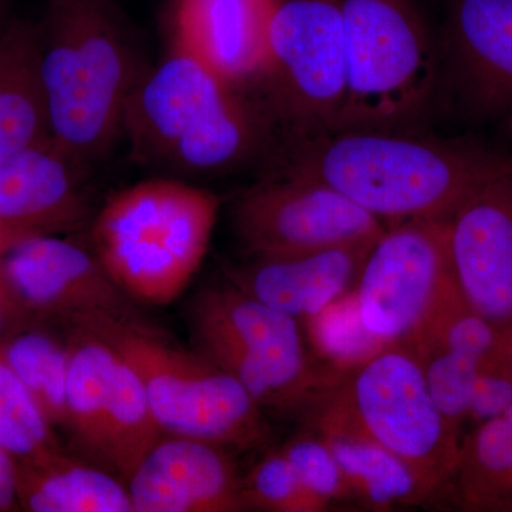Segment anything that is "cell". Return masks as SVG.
<instances>
[{"instance_id":"6da1fadb","label":"cell","mask_w":512,"mask_h":512,"mask_svg":"<svg viewBox=\"0 0 512 512\" xmlns=\"http://www.w3.org/2000/svg\"><path fill=\"white\" fill-rule=\"evenodd\" d=\"M512 160L483 148L386 130H335L309 138L286 170L322 181L389 227L448 220Z\"/></svg>"},{"instance_id":"7a4b0ae2","label":"cell","mask_w":512,"mask_h":512,"mask_svg":"<svg viewBox=\"0 0 512 512\" xmlns=\"http://www.w3.org/2000/svg\"><path fill=\"white\" fill-rule=\"evenodd\" d=\"M39 43L52 137L84 163L103 157L141 76L119 10L113 0H47Z\"/></svg>"},{"instance_id":"3957f363","label":"cell","mask_w":512,"mask_h":512,"mask_svg":"<svg viewBox=\"0 0 512 512\" xmlns=\"http://www.w3.org/2000/svg\"><path fill=\"white\" fill-rule=\"evenodd\" d=\"M124 133L137 163L208 174L245 160L261 140V121L235 87L173 43L128 97Z\"/></svg>"},{"instance_id":"277c9868","label":"cell","mask_w":512,"mask_h":512,"mask_svg":"<svg viewBox=\"0 0 512 512\" xmlns=\"http://www.w3.org/2000/svg\"><path fill=\"white\" fill-rule=\"evenodd\" d=\"M217 195L174 178L124 188L93 224L94 255L134 302H174L197 274L218 220Z\"/></svg>"},{"instance_id":"5b68a950","label":"cell","mask_w":512,"mask_h":512,"mask_svg":"<svg viewBox=\"0 0 512 512\" xmlns=\"http://www.w3.org/2000/svg\"><path fill=\"white\" fill-rule=\"evenodd\" d=\"M303 414L349 427L402 458L431 500L447 494L463 434L440 412L412 349L380 350L343 373Z\"/></svg>"},{"instance_id":"8992f818","label":"cell","mask_w":512,"mask_h":512,"mask_svg":"<svg viewBox=\"0 0 512 512\" xmlns=\"http://www.w3.org/2000/svg\"><path fill=\"white\" fill-rule=\"evenodd\" d=\"M191 328L195 350L264 410L305 413L343 375L316 359L298 319L232 284L197 296Z\"/></svg>"},{"instance_id":"52a82bcc","label":"cell","mask_w":512,"mask_h":512,"mask_svg":"<svg viewBox=\"0 0 512 512\" xmlns=\"http://www.w3.org/2000/svg\"><path fill=\"white\" fill-rule=\"evenodd\" d=\"M87 332L109 342L133 367L164 433L244 451L271 441L264 409L198 350L180 348L143 319Z\"/></svg>"},{"instance_id":"ba28073f","label":"cell","mask_w":512,"mask_h":512,"mask_svg":"<svg viewBox=\"0 0 512 512\" xmlns=\"http://www.w3.org/2000/svg\"><path fill=\"white\" fill-rule=\"evenodd\" d=\"M342 8L348 92L335 130H387L419 116L437 60L413 3L342 0Z\"/></svg>"},{"instance_id":"9c48e42d","label":"cell","mask_w":512,"mask_h":512,"mask_svg":"<svg viewBox=\"0 0 512 512\" xmlns=\"http://www.w3.org/2000/svg\"><path fill=\"white\" fill-rule=\"evenodd\" d=\"M261 82L272 109L302 133H328L348 92L342 0H278Z\"/></svg>"},{"instance_id":"30bf717a","label":"cell","mask_w":512,"mask_h":512,"mask_svg":"<svg viewBox=\"0 0 512 512\" xmlns=\"http://www.w3.org/2000/svg\"><path fill=\"white\" fill-rule=\"evenodd\" d=\"M446 221L389 225L367 252L355 286L357 306L363 325L383 345L410 348L458 295Z\"/></svg>"},{"instance_id":"8fae6325","label":"cell","mask_w":512,"mask_h":512,"mask_svg":"<svg viewBox=\"0 0 512 512\" xmlns=\"http://www.w3.org/2000/svg\"><path fill=\"white\" fill-rule=\"evenodd\" d=\"M386 228L329 185L286 168L249 188L234 208L235 234L251 258L373 244Z\"/></svg>"},{"instance_id":"7c38bea8","label":"cell","mask_w":512,"mask_h":512,"mask_svg":"<svg viewBox=\"0 0 512 512\" xmlns=\"http://www.w3.org/2000/svg\"><path fill=\"white\" fill-rule=\"evenodd\" d=\"M0 275L22 315L53 316L77 330L141 319L96 255L55 235L13 245L0 256Z\"/></svg>"},{"instance_id":"4fadbf2b","label":"cell","mask_w":512,"mask_h":512,"mask_svg":"<svg viewBox=\"0 0 512 512\" xmlns=\"http://www.w3.org/2000/svg\"><path fill=\"white\" fill-rule=\"evenodd\" d=\"M446 225L461 301L512 332V164L473 192Z\"/></svg>"},{"instance_id":"5bb4252c","label":"cell","mask_w":512,"mask_h":512,"mask_svg":"<svg viewBox=\"0 0 512 512\" xmlns=\"http://www.w3.org/2000/svg\"><path fill=\"white\" fill-rule=\"evenodd\" d=\"M224 447L190 437L161 439L128 478L134 512L249 511Z\"/></svg>"},{"instance_id":"9a60e30c","label":"cell","mask_w":512,"mask_h":512,"mask_svg":"<svg viewBox=\"0 0 512 512\" xmlns=\"http://www.w3.org/2000/svg\"><path fill=\"white\" fill-rule=\"evenodd\" d=\"M276 2L174 0L173 43L239 90L264 74Z\"/></svg>"},{"instance_id":"2e32d148","label":"cell","mask_w":512,"mask_h":512,"mask_svg":"<svg viewBox=\"0 0 512 512\" xmlns=\"http://www.w3.org/2000/svg\"><path fill=\"white\" fill-rule=\"evenodd\" d=\"M83 164L53 137L0 160V228L29 238L74 227L84 214Z\"/></svg>"},{"instance_id":"e0dca14e","label":"cell","mask_w":512,"mask_h":512,"mask_svg":"<svg viewBox=\"0 0 512 512\" xmlns=\"http://www.w3.org/2000/svg\"><path fill=\"white\" fill-rule=\"evenodd\" d=\"M372 245L251 258L231 284L302 323L355 289Z\"/></svg>"},{"instance_id":"ac0fdd59","label":"cell","mask_w":512,"mask_h":512,"mask_svg":"<svg viewBox=\"0 0 512 512\" xmlns=\"http://www.w3.org/2000/svg\"><path fill=\"white\" fill-rule=\"evenodd\" d=\"M448 37L474 106L512 117V0H450Z\"/></svg>"},{"instance_id":"d6986e66","label":"cell","mask_w":512,"mask_h":512,"mask_svg":"<svg viewBox=\"0 0 512 512\" xmlns=\"http://www.w3.org/2000/svg\"><path fill=\"white\" fill-rule=\"evenodd\" d=\"M50 137L39 26L10 18L0 32V160Z\"/></svg>"},{"instance_id":"ffe728a7","label":"cell","mask_w":512,"mask_h":512,"mask_svg":"<svg viewBox=\"0 0 512 512\" xmlns=\"http://www.w3.org/2000/svg\"><path fill=\"white\" fill-rule=\"evenodd\" d=\"M308 427L335 454L353 505L363 510L390 512L431 501L412 468L375 441L323 417H309Z\"/></svg>"},{"instance_id":"44dd1931","label":"cell","mask_w":512,"mask_h":512,"mask_svg":"<svg viewBox=\"0 0 512 512\" xmlns=\"http://www.w3.org/2000/svg\"><path fill=\"white\" fill-rule=\"evenodd\" d=\"M20 510L32 512H134L127 484L111 471L56 451L19 464Z\"/></svg>"},{"instance_id":"7402d4cb","label":"cell","mask_w":512,"mask_h":512,"mask_svg":"<svg viewBox=\"0 0 512 512\" xmlns=\"http://www.w3.org/2000/svg\"><path fill=\"white\" fill-rule=\"evenodd\" d=\"M447 494L463 511L512 512L510 410L466 431Z\"/></svg>"},{"instance_id":"603a6c76","label":"cell","mask_w":512,"mask_h":512,"mask_svg":"<svg viewBox=\"0 0 512 512\" xmlns=\"http://www.w3.org/2000/svg\"><path fill=\"white\" fill-rule=\"evenodd\" d=\"M70 345L66 427L79 447L104 464L106 420L113 389L116 349L92 332L77 330Z\"/></svg>"},{"instance_id":"cb8c5ba5","label":"cell","mask_w":512,"mask_h":512,"mask_svg":"<svg viewBox=\"0 0 512 512\" xmlns=\"http://www.w3.org/2000/svg\"><path fill=\"white\" fill-rule=\"evenodd\" d=\"M117 352V350H116ZM119 355V352H117ZM146 389L133 367L119 355L106 420L103 466L127 484L138 464L163 437Z\"/></svg>"},{"instance_id":"d4e9b609","label":"cell","mask_w":512,"mask_h":512,"mask_svg":"<svg viewBox=\"0 0 512 512\" xmlns=\"http://www.w3.org/2000/svg\"><path fill=\"white\" fill-rule=\"evenodd\" d=\"M0 360L22 380L53 427H66L70 346L39 330H15L0 342Z\"/></svg>"},{"instance_id":"484cf974","label":"cell","mask_w":512,"mask_h":512,"mask_svg":"<svg viewBox=\"0 0 512 512\" xmlns=\"http://www.w3.org/2000/svg\"><path fill=\"white\" fill-rule=\"evenodd\" d=\"M302 325L316 359L340 373L349 372L387 348L363 325L355 289Z\"/></svg>"},{"instance_id":"4316f807","label":"cell","mask_w":512,"mask_h":512,"mask_svg":"<svg viewBox=\"0 0 512 512\" xmlns=\"http://www.w3.org/2000/svg\"><path fill=\"white\" fill-rule=\"evenodd\" d=\"M52 427L28 387L0 360V446L19 464L35 463L60 450Z\"/></svg>"},{"instance_id":"83f0119b","label":"cell","mask_w":512,"mask_h":512,"mask_svg":"<svg viewBox=\"0 0 512 512\" xmlns=\"http://www.w3.org/2000/svg\"><path fill=\"white\" fill-rule=\"evenodd\" d=\"M414 353L420 359L431 396L440 412L464 436L471 394L483 367L441 346H424Z\"/></svg>"},{"instance_id":"f1b7e54d","label":"cell","mask_w":512,"mask_h":512,"mask_svg":"<svg viewBox=\"0 0 512 512\" xmlns=\"http://www.w3.org/2000/svg\"><path fill=\"white\" fill-rule=\"evenodd\" d=\"M242 490L249 511L325 512L281 450L271 451L255 464L242 478Z\"/></svg>"},{"instance_id":"f546056e","label":"cell","mask_w":512,"mask_h":512,"mask_svg":"<svg viewBox=\"0 0 512 512\" xmlns=\"http://www.w3.org/2000/svg\"><path fill=\"white\" fill-rule=\"evenodd\" d=\"M291 461L299 480L323 511L352 503L348 483L335 454L316 431L308 429L281 448Z\"/></svg>"},{"instance_id":"4dcf8cb0","label":"cell","mask_w":512,"mask_h":512,"mask_svg":"<svg viewBox=\"0 0 512 512\" xmlns=\"http://www.w3.org/2000/svg\"><path fill=\"white\" fill-rule=\"evenodd\" d=\"M512 407V360L484 366L468 406L466 426L471 430L485 421L497 419ZM466 434V433H464Z\"/></svg>"},{"instance_id":"1f68e13d","label":"cell","mask_w":512,"mask_h":512,"mask_svg":"<svg viewBox=\"0 0 512 512\" xmlns=\"http://www.w3.org/2000/svg\"><path fill=\"white\" fill-rule=\"evenodd\" d=\"M16 510H20L18 461L0 446V512Z\"/></svg>"},{"instance_id":"d6a6232c","label":"cell","mask_w":512,"mask_h":512,"mask_svg":"<svg viewBox=\"0 0 512 512\" xmlns=\"http://www.w3.org/2000/svg\"><path fill=\"white\" fill-rule=\"evenodd\" d=\"M22 316L18 306L12 301L8 292H0V342H3L10 333L15 332L13 325Z\"/></svg>"},{"instance_id":"836d02e7","label":"cell","mask_w":512,"mask_h":512,"mask_svg":"<svg viewBox=\"0 0 512 512\" xmlns=\"http://www.w3.org/2000/svg\"><path fill=\"white\" fill-rule=\"evenodd\" d=\"M22 239L25 238L19 237V235L12 234V232L5 231V229L0 228V256L5 254V252L12 248L13 245L22 241Z\"/></svg>"},{"instance_id":"e575fe53","label":"cell","mask_w":512,"mask_h":512,"mask_svg":"<svg viewBox=\"0 0 512 512\" xmlns=\"http://www.w3.org/2000/svg\"><path fill=\"white\" fill-rule=\"evenodd\" d=\"M10 18H12V16L9 15L8 0H0V32L5 28Z\"/></svg>"}]
</instances>
